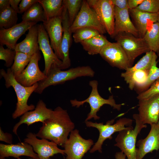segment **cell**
<instances>
[{"mask_svg": "<svg viewBox=\"0 0 159 159\" xmlns=\"http://www.w3.org/2000/svg\"><path fill=\"white\" fill-rule=\"evenodd\" d=\"M74 127L67 111L58 106L53 110L50 117L42 123L36 134L37 137L49 140L64 147Z\"/></svg>", "mask_w": 159, "mask_h": 159, "instance_id": "6da1fadb", "label": "cell"}, {"mask_svg": "<svg viewBox=\"0 0 159 159\" xmlns=\"http://www.w3.org/2000/svg\"><path fill=\"white\" fill-rule=\"evenodd\" d=\"M95 74V71L88 66H78L62 70L58 67L53 65L47 78L38 82V86L34 92L41 94L45 88L50 86L62 84L82 77H93Z\"/></svg>", "mask_w": 159, "mask_h": 159, "instance_id": "7a4b0ae2", "label": "cell"}, {"mask_svg": "<svg viewBox=\"0 0 159 159\" xmlns=\"http://www.w3.org/2000/svg\"><path fill=\"white\" fill-rule=\"evenodd\" d=\"M0 74L5 80L6 87H12L16 95L17 102L15 110L12 114L13 118L16 119L25 112L34 110L35 106L33 104L28 105L27 102L31 95L37 87L38 83L30 87L23 86L16 80L10 68H8L6 72L3 69H1Z\"/></svg>", "mask_w": 159, "mask_h": 159, "instance_id": "3957f363", "label": "cell"}, {"mask_svg": "<svg viewBox=\"0 0 159 159\" xmlns=\"http://www.w3.org/2000/svg\"><path fill=\"white\" fill-rule=\"evenodd\" d=\"M89 84L91 87L92 90L90 95L87 99L82 101H78L75 99L70 101L72 107L77 108L83 105L85 103L89 104L90 110L85 121H89L92 118L95 120H99L100 117L97 115V113L100 108L105 104L109 105L117 110H120L122 106L124 104H117L113 95L110 96L107 99H105L100 95L98 90V82L97 80H91Z\"/></svg>", "mask_w": 159, "mask_h": 159, "instance_id": "277c9868", "label": "cell"}, {"mask_svg": "<svg viewBox=\"0 0 159 159\" xmlns=\"http://www.w3.org/2000/svg\"><path fill=\"white\" fill-rule=\"evenodd\" d=\"M114 119L108 121L106 124L103 122L98 123L87 121L85 123L87 127L97 128L99 132V137L96 142L94 144L90 152L92 153L96 151L102 152V145L104 141L107 139H111L112 135L115 132H119L132 127V120L126 117L121 118L117 120L115 123Z\"/></svg>", "mask_w": 159, "mask_h": 159, "instance_id": "5b68a950", "label": "cell"}, {"mask_svg": "<svg viewBox=\"0 0 159 159\" xmlns=\"http://www.w3.org/2000/svg\"><path fill=\"white\" fill-rule=\"evenodd\" d=\"M133 117L135 121L134 128L132 126L119 132L115 139L116 143L114 145L126 155L127 159H137V138L142 129L147 127L140 120L137 114H133Z\"/></svg>", "mask_w": 159, "mask_h": 159, "instance_id": "8992f818", "label": "cell"}, {"mask_svg": "<svg viewBox=\"0 0 159 159\" xmlns=\"http://www.w3.org/2000/svg\"><path fill=\"white\" fill-rule=\"evenodd\" d=\"M116 42L123 49L132 67L135 59L140 55L150 51L143 38L136 37L125 32H120L114 37Z\"/></svg>", "mask_w": 159, "mask_h": 159, "instance_id": "52a82bcc", "label": "cell"}, {"mask_svg": "<svg viewBox=\"0 0 159 159\" xmlns=\"http://www.w3.org/2000/svg\"><path fill=\"white\" fill-rule=\"evenodd\" d=\"M107 32L112 37L114 32L115 6L111 0H87Z\"/></svg>", "mask_w": 159, "mask_h": 159, "instance_id": "ba28073f", "label": "cell"}, {"mask_svg": "<svg viewBox=\"0 0 159 159\" xmlns=\"http://www.w3.org/2000/svg\"><path fill=\"white\" fill-rule=\"evenodd\" d=\"M90 28L98 31L101 34L107 32L101 24L94 11L86 0L82 1L80 10L74 21L70 26V30L74 33L77 29Z\"/></svg>", "mask_w": 159, "mask_h": 159, "instance_id": "9c48e42d", "label": "cell"}, {"mask_svg": "<svg viewBox=\"0 0 159 159\" xmlns=\"http://www.w3.org/2000/svg\"><path fill=\"white\" fill-rule=\"evenodd\" d=\"M94 144L92 140L83 138L78 130H74L64 145L66 159H82Z\"/></svg>", "mask_w": 159, "mask_h": 159, "instance_id": "30bf717a", "label": "cell"}, {"mask_svg": "<svg viewBox=\"0 0 159 159\" xmlns=\"http://www.w3.org/2000/svg\"><path fill=\"white\" fill-rule=\"evenodd\" d=\"M62 13L57 16L45 21L43 22V24L50 39V45L55 54L62 61L64 56L61 49L63 33Z\"/></svg>", "mask_w": 159, "mask_h": 159, "instance_id": "8fae6325", "label": "cell"}, {"mask_svg": "<svg viewBox=\"0 0 159 159\" xmlns=\"http://www.w3.org/2000/svg\"><path fill=\"white\" fill-rule=\"evenodd\" d=\"M41 58L40 51L32 55L27 67L15 77L17 81L23 86L29 87L45 79L47 76L40 70L38 65Z\"/></svg>", "mask_w": 159, "mask_h": 159, "instance_id": "7c38bea8", "label": "cell"}, {"mask_svg": "<svg viewBox=\"0 0 159 159\" xmlns=\"http://www.w3.org/2000/svg\"><path fill=\"white\" fill-rule=\"evenodd\" d=\"M99 54L112 67L125 71L131 67L126 54L117 42H110L102 49Z\"/></svg>", "mask_w": 159, "mask_h": 159, "instance_id": "4fadbf2b", "label": "cell"}, {"mask_svg": "<svg viewBox=\"0 0 159 159\" xmlns=\"http://www.w3.org/2000/svg\"><path fill=\"white\" fill-rule=\"evenodd\" d=\"M37 25L38 44L44 60L45 67L43 72L47 76L52 66L54 65L59 67L62 64V61L58 58L53 52L49 37L43 24H38Z\"/></svg>", "mask_w": 159, "mask_h": 159, "instance_id": "5bb4252c", "label": "cell"}, {"mask_svg": "<svg viewBox=\"0 0 159 159\" xmlns=\"http://www.w3.org/2000/svg\"><path fill=\"white\" fill-rule=\"evenodd\" d=\"M24 142L32 146L34 151L38 155L39 159H51L50 157L55 154H65L64 150L59 148L55 143L44 138L39 139L35 134L31 132L27 134Z\"/></svg>", "mask_w": 159, "mask_h": 159, "instance_id": "9a60e30c", "label": "cell"}, {"mask_svg": "<svg viewBox=\"0 0 159 159\" xmlns=\"http://www.w3.org/2000/svg\"><path fill=\"white\" fill-rule=\"evenodd\" d=\"M138 106V115L143 124L157 123L159 120V94L139 100Z\"/></svg>", "mask_w": 159, "mask_h": 159, "instance_id": "2e32d148", "label": "cell"}, {"mask_svg": "<svg viewBox=\"0 0 159 159\" xmlns=\"http://www.w3.org/2000/svg\"><path fill=\"white\" fill-rule=\"evenodd\" d=\"M34 22H22L8 29L0 30V45H5L7 48L15 50L18 39L33 26Z\"/></svg>", "mask_w": 159, "mask_h": 159, "instance_id": "e0dca14e", "label": "cell"}, {"mask_svg": "<svg viewBox=\"0 0 159 159\" xmlns=\"http://www.w3.org/2000/svg\"><path fill=\"white\" fill-rule=\"evenodd\" d=\"M52 111V109L47 107L42 100H40L34 110L28 111L22 115L19 121L14 127L13 132L17 135V130L22 124H26L28 127L35 122H40L42 123L50 117Z\"/></svg>", "mask_w": 159, "mask_h": 159, "instance_id": "ac0fdd59", "label": "cell"}, {"mask_svg": "<svg viewBox=\"0 0 159 159\" xmlns=\"http://www.w3.org/2000/svg\"><path fill=\"white\" fill-rule=\"evenodd\" d=\"M63 6L62 16L63 33L61 43V49L64 59L62 64L58 67L61 70L67 69L71 66L69 50L72 42V33L70 30L71 25L68 14L66 7L64 5Z\"/></svg>", "mask_w": 159, "mask_h": 159, "instance_id": "d6986e66", "label": "cell"}, {"mask_svg": "<svg viewBox=\"0 0 159 159\" xmlns=\"http://www.w3.org/2000/svg\"><path fill=\"white\" fill-rule=\"evenodd\" d=\"M150 131L144 139L139 140L136 144L137 159H143L147 154L159 150V126L157 124L150 125Z\"/></svg>", "mask_w": 159, "mask_h": 159, "instance_id": "ffe728a7", "label": "cell"}, {"mask_svg": "<svg viewBox=\"0 0 159 159\" xmlns=\"http://www.w3.org/2000/svg\"><path fill=\"white\" fill-rule=\"evenodd\" d=\"M120 32L128 33L139 37L138 31L130 19L129 9H120L115 6L114 32L112 38H114Z\"/></svg>", "mask_w": 159, "mask_h": 159, "instance_id": "44dd1931", "label": "cell"}, {"mask_svg": "<svg viewBox=\"0 0 159 159\" xmlns=\"http://www.w3.org/2000/svg\"><path fill=\"white\" fill-rule=\"evenodd\" d=\"M21 156L39 159L38 155L34 152L32 146L25 142L15 144H0V158L11 156L18 158Z\"/></svg>", "mask_w": 159, "mask_h": 159, "instance_id": "7402d4cb", "label": "cell"}, {"mask_svg": "<svg viewBox=\"0 0 159 159\" xmlns=\"http://www.w3.org/2000/svg\"><path fill=\"white\" fill-rule=\"evenodd\" d=\"M129 12L134 21L140 38H143L153 24L157 22L158 13L143 12L135 9H129Z\"/></svg>", "mask_w": 159, "mask_h": 159, "instance_id": "603a6c76", "label": "cell"}, {"mask_svg": "<svg viewBox=\"0 0 159 159\" xmlns=\"http://www.w3.org/2000/svg\"><path fill=\"white\" fill-rule=\"evenodd\" d=\"M38 30L37 24L32 26L28 30L25 39L17 44L15 50L32 56L39 52L38 42Z\"/></svg>", "mask_w": 159, "mask_h": 159, "instance_id": "cb8c5ba5", "label": "cell"}, {"mask_svg": "<svg viewBox=\"0 0 159 159\" xmlns=\"http://www.w3.org/2000/svg\"><path fill=\"white\" fill-rule=\"evenodd\" d=\"M110 42L103 34H100L80 43L88 54L93 55L99 54L102 49Z\"/></svg>", "mask_w": 159, "mask_h": 159, "instance_id": "d4e9b609", "label": "cell"}, {"mask_svg": "<svg viewBox=\"0 0 159 159\" xmlns=\"http://www.w3.org/2000/svg\"><path fill=\"white\" fill-rule=\"evenodd\" d=\"M145 53L134 66L128 68L124 73L129 74L139 70L150 72L153 65L157 62L158 55L155 52L151 50Z\"/></svg>", "mask_w": 159, "mask_h": 159, "instance_id": "484cf974", "label": "cell"}, {"mask_svg": "<svg viewBox=\"0 0 159 159\" xmlns=\"http://www.w3.org/2000/svg\"><path fill=\"white\" fill-rule=\"evenodd\" d=\"M63 0H39L44 11L46 20L61 14L63 9Z\"/></svg>", "mask_w": 159, "mask_h": 159, "instance_id": "4316f807", "label": "cell"}, {"mask_svg": "<svg viewBox=\"0 0 159 159\" xmlns=\"http://www.w3.org/2000/svg\"><path fill=\"white\" fill-rule=\"evenodd\" d=\"M21 19L22 22H31L37 23L39 21L43 22L46 21L43 8L38 1L23 13Z\"/></svg>", "mask_w": 159, "mask_h": 159, "instance_id": "83f0119b", "label": "cell"}, {"mask_svg": "<svg viewBox=\"0 0 159 159\" xmlns=\"http://www.w3.org/2000/svg\"><path fill=\"white\" fill-rule=\"evenodd\" d=\"M143 38L150 50L157 53L159 51V22L153 23Z\"/></svg>", "mask_w": 159, "mask_h": 159, "instance_id": "f1b7e54d", "label": "cell"}, {"mask_svg": "<svg viewBox=\"0 0 159 159\" xmlns=\"http://www.w3.org/2000/svg\"><path fill=\"white\" fill-rule=\"evenodd\" d=\"M17 13L11 6L0 12V29H8L16 24Z\"/></svg>", "mask_w": 159, "mask_h": 159, "instance_id": "f546056e", "label": "cell"}, {"mask_svg": "<svg viewBox=\"0 0 159 159\" xmlns=\"http://www.w3.org/2000/svg\"><path fill=\"white\" fill-rule=\"evenodd\" d=\"M32 56L20 52H16L14 63L10 68L15 77L20 74L28 65Z\"/></svg>", "mask_w": 159, "mask_h": 159, "instance_id": "4dcf8cb0", "label": "cell"}, {"mask_svg": "<svg viewBox=\"0 0 159 159\" xmlns=\"http://www.w3.org/2000/svg\"><path fill=\"white\" fill-rule=\"evenodd\" d=\"M82 2L81 0H63V4L66 7L68 11L71 25L80 10Z\"/></svg>", "mask_w": 159, "mask_h": 159, "instance_id": "1f68e13d", "label": "cell"}, {"mask_svg": "<svg viewBox=\"0 0 159 159\" xmlns=\"http://www.w3.org/2000/svg\"><path fill=\"white\" fill-rule=\"evenodd\" d=\"M100 34L97 30L90 28H83L77 30L73 35L74 41L81 43Z\"/></svg>", "mask_w": 159, "mask_h": 159, "instance_id": "d6a6232c", "label": "cell"}, {"mask_svg": "<svg viewBox=\"0 0 159 159\" xmlns=\"http://www.w3.org/2000/svg\"><path fill=\"white\" fill-rule=\"evenodd\" d=\"M135 9L143 12L158 13L159 11V0H144Z\"/></svg>", "mask_w": 159, "mask_h": 159, "instance_id": "836d02e7", "label": "cell"}, {"mask_svg": "<svg viewBox=\"0 0 159 159\" xmlns=\"http://www.w3.org/2000/svg\"><path fill=\"white\" fill-rule=\"evenodd\" d=\"M16 53L15 50L8 48L5 49L3 45H0V59L5 62L4 65L8 68L13 65Z\"/></svg>", "mask_w": 159, "mask_h": 159, "instance_id": "e575fe53", "label": "cell"}, {"mask_svg": "<svg viewBox=\"0 0 159 159\" xmlns=\"http://www.w3.org/2000/svg\"><path fill=\"white\" fill-rule=\"evenodd\" d=\"M158 62L152 66L145 84L138 90L143 92L148 89L152 84L159 78V68L157 66Z\"/></svg>", "mask_w": 159, "mask_h": 159, "instance_id": "d590c367", "label": "cell"}, {"mask_svg": "<svg viewBox=\"0 0 159 159\" xmlns=\"http://www.w3.org/2000/svg\"><path fill=\"white\" fill-rule=\"evenodd\" d=\"M159 94V78L155 81L148 89L139 93L137 98L138 100L145 99Z\"/></svg>", "mask_w": 159, "mask_h": 159, "instance_id": "8d00e7d4", "label": "cell"}, {"mask_svg": "<svg viewBox=\"0 0 159 159\" xmlns=\"http://www.w3.org/2000/svg\"><path fill=\"white\" fill-rule=\"evenodd\" d=\"M39 0H21L19 5V13H24Z\"/></svg>", "mask_w": 159, "mask_h": 159, "instance_id": "74e56055", "label": "cell"}, {"mask_svg": "<svg viewBox=\"0 0 159 159\" xmlns=\"http://www.w3.org/2000/svg\"><path fill=\"white\" fill-rule=\"evenodd\" d=\"M13 137L11 134L7 132L5 133L0 127V140L4 141L9 144H12Z\"/></svg>", "mask_w": 159, "mask_h": 159, "instance_id": "f35d334b", "label": "cell"}, {"mask_svg": "<svg viewBox=\"0 0 159 159\" xmlns=\"http://www.w3.org/2000/svg\"><path fill=\"white\" fill-rule=\"evenodd\" d=\"M111 1L115 6L119 9H128L127 0H111Z\"/></svg>", "mask_w": 159, "mask_h": 159, "instance_id": "ab89813d", "label": "cell"}, {"mask_svg": "<svg viewBox=\"0 0 159 159\" xmlns=\"http://www.w3.org/2000/svg\"><path fill=\"white\" fill-rule=\"evenodd\" d=\"M128 6L129 10L135 9L144 0H127Z\"/></svg>", "mask_w": 159, "mask_h": 159, "instance_id": "60d3db41", "label": "cell"}, {"mask_svg": "<svg viewBox=\"0 0 159 159\" xmlns=\"http://www.w3.org/2000/svg\"><path fill=\"white\" fill-rule=\"evenodd\" d=\"M21 1V0H10V6L18 13H19V5Z\"/></svg>", "mask_w": 159, "mask_h": 159, "instance_id": "b9f144b4", "label": "cell"}, {"mask_svg": "<svg viewBox=\"0 0 159 159\" xmlns=\"http://www.w3.org/2000/svg\"><path fill=\"white\" fill-rule=\"evenodd\" d=\"M10 6V0H0V12Z\"/></svg>", "mask_w": 159, "mask_h": 159, "instance_id": "7bdbcfd3", "label": "cell"}, {"mask_svg": "<svg viewBox=\"0 0 159 159\" xmlns=\"http://www.w3.org/2000/svg\"><path fill=\"white\" fill-rule=\"evenodd\" d=\"M126 155L122 151L116 153L115 155V159H126Z\"/></svg>", "mask_w": 159, "mask_h": 159, "instance_id": "ee69618b", "label": "cell"}, {"mask_svg": "<svg viewBox=\"0 0 159 159\" xmlns=\"http://www.w3.org/2000/svg\"><path fill=\"white\" fill-rule=\"evenodd\" d=\"M158 20H157V22H159V11L158 13Z\"/></svg>", "mask_w": 159, "mask_h": 159, "instance_id": "f6af8a7d", "label": "cell"}, {"mask_svg": "<svg viewBox=\"0 0 159 159\" xmlns=\"http://www.w3.org/2000/svg\"><path fill=\"white\" fill-rule=\"evenodd\" d=\"M0 159H4V158H0ZM17 159H21L19 158H17ZM29 159H34V158H31Z\"/></svg>", "mask_w": 159, "mask_h": 159, "instance_id": "bcb514c9", "label": "cell"}, {"mask_svg": "<svg viewBox=\"0 0 159 159\" xmlns=\"http://www.w3.org/2000/svg\"><path fill=\"white\" fill-rule=\"evenodd\" d=\"M157 125L159 126V120L157 123Z\"/></svg>", "mask_w": 159, "mask_h": 159, "instance_id": "7dc6e473", "label": "cell"}, {"mask_svg": "<svg viewBox=\"0 0 159 159\" xmlns=\"http://www.w3.org/2000/svg\"><path fill=\"white\" fill-rule=\"evenodd\" d=\"M157 55L159 57V52L157 53Z\"/></svg>", "mask_w": 159, "mask_h": 159, "instance_id": "c3c4849f", "label": "cell"}, {"mask_svg": "<svg viewBox=\"0 0 159 159\" xmlns=\"http://www.w3.org/2000/svg\"></svg>", "mask_w": 159, "mask_h": 159, "instance_id": "681fc988", "label": "cell"}]
</instances>
